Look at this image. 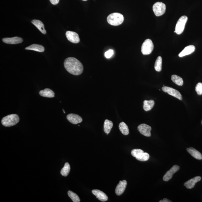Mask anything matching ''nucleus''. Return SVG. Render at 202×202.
<instances>
[{
    "mask_svg": "<svg viewBox=\"0 0 202 202\" xmlns=\"http://www.w3.org/2000/svg\"><path fill=\"white\" fill-rule=\"evenodd\" d=\"M201 123H202V120L201 122Z\"/></svg>",
    "mask_w": 202,
    "mask_h": 202,
    "instance_id": "obj_36",
    "label": "nucleus"
},
{
    "mask_svg": "<svg viewBox=\"0 0 202 202\" xmlns=\"http://www.w3.org/2000/svg\"><path fill=\"white\" fill-rule=\"evenodd\" d=\"M195 91L198 95L202 94V83H197L195 87Z\"/></svg>",
    "mask_w": 202,
    "mask_h": 202,
    "instance_id": "obj_29",
    "label": "nucleus"
},
{
    "mask_svg": "<svg viewBox=\"0 0 202 202\" xmlns=\"http://www.w3.org/2000/svg\"><path fill=\"white\" fill-rule=\"evenodd\" d=\"M39 95L42 97L47 98H53L55 96V93L49 88H45L39 92Z\"/></svg>",
    "mask_w": 202,
    "mask_h": 202,
    "instance_id": "obj_17",
    "label": "nucleus"
},
{
    "mask_svg": "<svg viewBox=\"0 0 202 202\" xmlns=\"http://www.w3.org/2000/svg\"><path fill=\"white\" fill-rule=\"evenodd\" d=\"M150 156L148 153L146 152H143L140 154L139 155L136 156V159L141 161H147L150 158Z\"/></svg>",
    "mask_w": 202,
    "mask_h": 202,
    "instance_id": "obj_26",
    "label": "nucleus"
},
{
    "mask_svg": "<svg viewBox=\"0 0 202 202\" xmlns=\"http://www.w3.org/2000/svg\"><path fill=\"white\" fill-rule=\"evenodd\" d=\"M124 20V17L122 14L119 13H113L111 14L107 18V21L109 24L118 26L121 25Z\"/></svg>",
    "mask_w": 202,
    "mask_h": 202,
    "instance_id": "obj_3",
    "label": "nucleus"
},
{
    "mask_svg": "<svg viewBox=\"0 0 202 202\" xmlns=\"http://www.w3.org/2000/svg\"><path fill=\"white\" fill-rule=\"evenodd\" d=\"M162 90L164 92L167 93L169 95L173 96L181 101L182 100V97L181 93L176 89L171 88V87L164 86L162 87Z\"/></svg>",
    "mask_w": 202,
    "mask_h": 202,
    "instance_id": "obj_7",
    "label": "nucleus"
},
{
    "mask_svg": "<svg viewBox=\"0 0 202 202\" xmlns=\"http://www.w3.org/2000/svg\"><path fill=\"white\" fill-rule=\"evenodd\" d=\"M138 131L143 135L150 137L151 136V127L145 123L140 125L137 127Z\"/></svg>",
    "mask_w": 202,
    "mask_h": 202,
    "instance_id": "obj_8",
    "label": "nucleus"
},
{
    "mask_svg": "<svg viewBox=\"0 0 202 202\" xmlns=\"http://www.w3.org/2000/svg\"><path fill=\"white\" fill-rule=\"evenodd\" d=\"M127 185V182L125 180L120 181L115 189V193L117 195H121L124 192Z\"/></svg>",
    "mask_w": 202,
    "mask_h": 202,
    "instance_id": "obj_13",
    "label": "nucleus"
},
{
    "mask_svg": "<svg viewBox=\"0 0 202 202\" xmlns=\"http://www.w3.org/2000/svg\"><path fill=\"white\" fill-rule=\"evenodd\" d=\"M153 10L155 15L159 17L165 13L166 11V6L163 2H156L153 6Z\"/></svg>",
    "mask_w": 202,
    "mask_h": 202,
    "instance_id": "obj_6",
    "label": "nucleus"
},
{
    "mask_svg": "<svg viewBox=\"0 0 202 202\" xmlns=\"http://www.w3.org/2000/svg\"><path fill=\"white\" fill-rule=\"evenodd\" d=\"M171 79L173 82L176 85L180 86H182L183 84V81L181 77L175 74L172 76Z\"/></svg>",
    "mask_w": 202,
    "mask_h": 202,
    "instance_id": "obj_24",
    "label": "nucleus"
},
{
    "mask_svg": "<svg viewBox=\"0 0 202 202\" xmlns=\"http://www.w3.org/2000/svg\"><path fill=\"white\" fill-rule=\"evenodd\" d=\"M143 152H144L143 151L141 150V149H134L131 152V154L133 157L136 158L140 154Z\"/></svg>",
    "mask_w": 202,
    "mask_h": 202,
    "instance_id": "obj_30",
    "label": "nucleus"
},
{
    "mask_svg": "<svg viewBox=\"0 0 202 202\" xmlns=\"http://www.w3.org/2000/svg\"><path fill=\"white\" fill-rule=\"evenodd\" d=\"M113 126L112 122L108 119H105L104 123V131L105 133L109 134Z\"/></svg>",
    "mask_w": 202,
    "mask_h": 202,
    "instance_id": "obj_22",
    "label": "nucleus"
},
{
    "mask_svg": "<svg viewBox=\"0 0 202 202\" xmlns=\"http://www.w3.org/2000/svg\"><path fill=\"white\" fill-rule=\"evenodd\" d=\"M19 121V116L17 114H12L3 117L2 119L1 123L5 127H10L17 124Z\"/></svg>",
    "mask_w": 202,
    "mask_h": 202,
    "instance_id": "obj_2",
    "label": "nucleus"
},
{
    "mask_svg": "<svg viewBox=\"0 0 202 202\" xmlns=\"http://www.w3.org/2000/svg\"><path fill=\"white\" fill-rule=\"evenodd\" d=\"M201 180V177L200 176H196V177L192 178L189 180L184 183L185 186L187 189H191L193 188L195 185V184Z\"/></svg>",
    "mask_w": 202,
    "mask_h": 202,
    "instance_id": "obj_15",
    "label": "nucleus"
},
{
    "mask_svg": "<svg viewBox=\"0 0 202 202\" xmlns=\"http://www.w3.org/2000/svg\"><path fill=\"white\" fill-rule=\"evenodd\" d=\"M67 39L69 41L74 43H77L80 42L79 35L76 33L68 31L65 33Z\"/></svg>",
    "mask_w": 202,
    "mask_h": 202,
    "instance_id": "obj_9",
    "label": "nucleus"
},
{
    "mask_svg": "<svg viewBox=\"0 0 202 202\" xmlns=\"http://www.w3.org/2000/svg\"><path fill=\"white\" fill-rule=\"evenodd\" d=\"M50 2L52 5H57L59 2V0H50Z\"/></svg>",
    "mask_w": 202,
    "mask_h": 202,
    "instance_id": "obj_32",
    "label": "nucleus"
},
{
    "mask_svg": "<svg viewBox=\"0 0 202 202\" xmlns=\"http://www.w3.org/2000/svg\"><path fill=\"white\" fill-rule=\"evenodd\" d=\"M70 164L68 163H66L61 170V174L63 176L66 177L70 173Z\"/></svg>",
    "mask_w": 202,
    "mask_h": 202,
    "instance_id": "obj_25",
    "label": "nucleus"
},
{
    "mask_svg": "<svg viewBox=\"0 0 202 202\" xmlns=\"http://www.w3.org/2000/svg\"><path fill=\"white\" fill-rule=\"evenodd\" d=\"M63 110V111L64 113L65 114V111L64 110Z\"/></svg>",
    "mask_w": 202,
    "mask_h": 202,
    "instance_id": "obj_34",
    "label": "nucleus"
},
{
    "mask_svg": "<svg viewBox=\"0 0 202 202\" xmlns=\"http://www.w3.org/2000/svg\"><path fill=\"white\" fill-rule=\"evenodd\" d=\"M83 1H87V0H82Z\"/></svg>",
    "mask_w": 202,
    "mask_h": 202,
    "instance_id": "obj_35",
    "label": "nucleus"
},
{
    "mask_svg": "<svg viewBox=\"0 0 202 202\" xmlns=\"http://www.w3.org/2000/svg\"><path fill=\"white\" fill-rule=\"evenodd\" d=\"M92 192L93 194L96 196L100 201L105 202L108 200V196L104 192L98 190H92Z\"/></svg>",
    "mask_w": 202,
    "mask_h": 202,
    "instance_id": "obj_14",
    "label": "nucleus"
},
{
    "mask_svg": "<svg viewBox=\"0 0 202 202\" xmlns=\"http://www.w3.org/2000/svg\"><path fill=\"white\" fill-rule=\"evenodd\" d=\"M195 48L194 45H191L186 47L180 53L179 56V57H183L184 56L190 55L195 51Z\"/></svg>",
    "mask_w": 202,
    "mask_h": 202,
    "instance_id": "obj_16",
    "label": "nucleus"
},
{
    "mask_svg": "<svg viewBox=\"0 0 202 202\" xmlns=\"http://www.w3.org/2000/svg\"><path fill=\"white\" fill-rule=\"evenodd\" d=\"M119 130L124 135H127L129 133L128 127L125 123L121 122L119 125Z\"/></svg>",
    "mask_w": 202,
    "mask_h": 202,
    "instance_id": "obj_23",
    "label": "nucleus"
},
{
    "mask_svg": "<svg viewBox=\"0 0 202 202\" xmlns=\"http://www.w3.org/2000/svg\"><path fill=\"white\" fill-rule=\"evenodd\" d=\"M154 45L151 40L147 39L142 45L141 52L144 55H149L154 50Z\"/></svg>",
    "mask_w": 202,
    "mask_h": 202,
    "instance_id": "obj_4",
    "label": "nucleus"
},
{
    "mask_svg": "<svg viewBox=\"0 0 202 202\" xmlns=\"http://www.w3.org/2000/svg\"><path fill=\"white\" fill-rule=\"evenodd\" d=\"M32 23L39 30L40 32L43 34H46L47 32L45 30L44 25L41 21L38 20H33L31 21Z\"/></svg>",
    "mask_w": 202,
    "mask_h": 202,
    "instance_id": "obj_18",
    "label": "nucleus"
},
{
    "mask_svg": "<svg viewBox=\"0 0 202 202\" xmlns=\"http://www.w3.org/2000/svg\"><path fill=\"white\" fill-rule=\"evenodd\" d=\"M67 119L70 123L74 124H77L83 121L82 118L77 114H69L67 116Z\"/></svg>",
    "mask_w": 202,
    "mask_h": 202,
    "instance_id": "obj_11",
    "label": "nucleus"
},
{
    "mask_svg": "<svg viewBox=\"0 0 202 202\" xmlns=\"http://www.w3.org/2000/svg\"><path fill=\"white\" fill-rule=\"evenodd\" d=\"M180 167L177 165H174L170 170L167 172L164 176L163 179L165 182H167L172 179L173 175L179 170Z\"/></svg>",
    "mask_w": 202,
    "mask_h": 202,
    "instance_id": "obj_10",
    "label": "nucleus"
},
{
    "mask_svg": "<svg viewBox=\"0 0 202 202\" xmlns=\"http://www.w3.org/2000/svg\"><path fill=\"white\" fill-rule=\"evenodd\" d=\"M159 202H172L170 200L167 199L166 198H164L163 200H160Z\"/></svg>",
    "mask_w": 202,
    "mask_h": 202,
    "instance_id": "obj_33",
    "label": "nucleus"
},
{
    "mask_svg": "<svg viewBox=\"0 0 202 202\" xmlns=\"http://www.w3.org/2000/svg\"><path fill=\"white\" fill-rule=\"evenodd\" d=\"M26 50H30L36 52H44L45 48L42 45L34 44L25 48Z\"/></svg>",
    "mask_w": 202,
    "mask_h": 202,
    "instance_id": "obj_20",
    "label": "nucleus"
},
{
    "mask_svg": "<svg viewBox=\"0 0 202 202\" xmlns=\"http://www.w3.org/2000/svg\"><path fill=\"white\" fill-rule=\"evenodd\" d=\"M187 151L195 159L198 160L202 159V155L201 153L193 147H190L187 148Z\"/></svg>",
    "mask_w": 202,
    "mask_h": 202,
    "instance_id": "obj_19",
    "label": "nucleus"
},
{
    "mask_svg": "<svg viewBox=\"0 0 202 202\" xmlns=\"http://www.w3.org/2000/svg\"><path fill=\"white\" fill-rule=\"evenodd\" d=\"M162 59L161 56L158 57L155 64V69L157 72L161 71L162 70Z\"/></svg>",
    "mask_w": 202,
    "mask_h": 202,
    "instance_id": "obj_27",
    "label": "nucleus"
},
{
    "mask_svg": "<svg viewBox=\"0 0 202 202\" xmlns=\"http://www.w3.org/2000/svg\"><path fill=\"white\" fill-rule=\"evenodd\" d=\"M64 65L67 71L74 75H80L83 72L82 63L75 58H67L65 61Z\"/></svg>",
    "mask_w": 202,
    "mask_h": 202,
    "instance_id": "obj_1",
    "label": "nucleus"
},
{
    "mask_svg": "<svg viewBox=\"0 0 202 202\" xmlns=\"http://www.w3.org/2000/svg\"><path fill=\"white\" fill-rule=\"evenodd\" d=\"M188 18L186 16H182L178 20L175 27V32L177 34L182 33L184 30Z\"/></svg>",
    "mask_w": 202,
    "mask_h": 202,
    "instance_id": "obj_5",
    "label": "nucleus"
},
{
    "mask_svg": "<svg viewBox=\"0 0 202 202\" xmlns=\"http://www.w3.org/2000/svg\"><path fill=\"white\" fill-rule=\"evenodd\" d=\"M155 105V102L153 100L147 101L145 100L143 101V108L145 111H149L152 110Z\"/></svg>",
    "mask_w": 202,
    "mask_h": 202,
    "instance_id": "obj_21",
    "label": "nucleus"
},
{
    "mask_svg": "<svg viewBox=\"0 0 202 202\" xmlns=\"http://www.w3.org/2000/svg\"><path fill=\"white\" fill-rule=\"evenodd\" d=\"M3 43L9 44H17L23 42L22 38L19 37L4 38L2 39Z\"/></svg>",
    "mask_w": 202,
    "mask_h": 202,
    "instance_id": "obj_12",
    "label": "nucleus"
},
{
    "mask_svg": "<svg viewBox=\"0 0 202 202\" xmlns=\"http://www.w3.org/2000/svg\"><path fill=\"white\" fill-rule=\"evenodd\" d=\"M67 193H68L69 197L74 202H80V200L79 196L75 193L72 191H69Z\"/></svg>",
    "mask_w": 202,
    "mask_h": 202,
    "instance_id": "obj_28",
    "label": "nucleus"
},
{
    "mask_svg": "<svg viewBox=\"0 0 202 202\" xmlns=\"http://www.w3.org/2000/svg\"><path fill=\"white\" fill-rule=\"evenodd\" d=\"M114 53V52L113 50H109L105 53V57H106L107 59H110V58L113 55Z\"/></svg>",
    "mask_w": 202,
    "mask_h": 202,
    "instance_id": "obj_31",
    "label": "nucleus"
}]
</instances>
